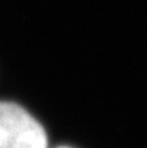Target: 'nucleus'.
<instances>
[{
    "label": "nucleus",
    "instance_id": "f257e3e1",
    "mask_svg": "<svg viewBox=\"0 0 147 148\" xmlns=\"http://www.w3.org/2000/svg\"><path fill=\"white\" fill-rule=\"evenodd\" d=\"M43 127L22 106L0 101V148H46Z\"/></svg>",
    "mask_w": 147,
    "mask_h": 148
},
{
    "label": "nucleus",
    "instance_id": "f03ea898",
    "mask_svg": "<svg viewBox=\"0 0 147 148\" xmlns=\"http://www.w3.org/2000/svg\"><path fill=\"white\" fill-rule=\"evenodd\" d=\"M59 148H69V147H59Z\"/></svg>",
    "mask_w": 147,
    "mask_h": 148
}]
</instances>
